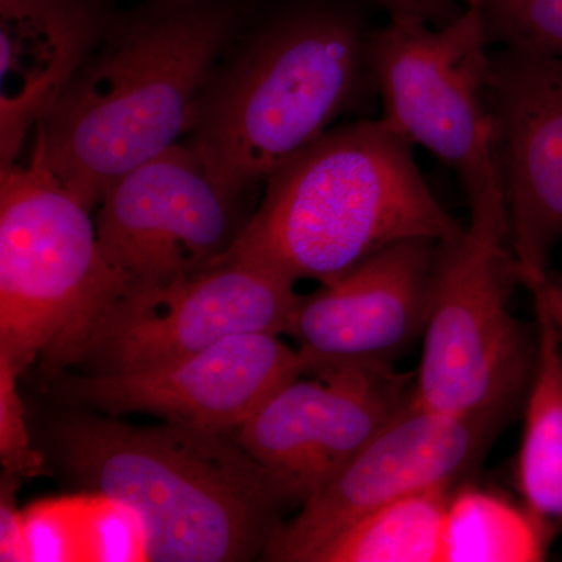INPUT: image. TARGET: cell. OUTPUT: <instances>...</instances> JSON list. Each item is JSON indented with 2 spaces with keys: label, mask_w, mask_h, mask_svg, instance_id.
Wrapping results in <instances>:
<instances>
[{
  "label": "cell",
  "mask_w": 562,
  "mask_h": 562,
  "mask_svg": "<svg viewBox=\"0 0 562 562\" xmlns=\"http://www.w3.org/2000/svg\"><path fill=\"white\" fill-rule=\"evenodd\" d=\"M509 249L525 288L549 279L562 239V57L491 50L486 85Z\"/></svg>",
  "instance_id": "cell-12"
},
{
  "label": "cell",
  "mask_w": 562,
  "mask_h": 562,
  "mask_svg": "<svg viewBox=\"0 0 562 562\" xmlns=\"http://www.w3.org/2000/svg\"><path fill=\"white\" fill-rule=\"evenodd\" d=\"M357 11L313 3L273 18L203 91L187 143L214 179L246 194L375 92Z\"/></svg>",
  "instance_id": "cell-4"
},
{
  "label": "cell",
  "mask_w": 562,
  "mask_h": 562,
  "mask_svg": "<svg viewBox=\"0 0 562 562\" xmlns=\"http://www.w3.org/2000/svg\"><path fill=\"white\" fill-rule=\"evenodd\" d=\"M295 283L228 255L168 286L124 290L91 325L72 366L80 372L139 371L243 333L286 335Z\"/></svg>",
  "instance_id": "cell-9"
},
{
  "label": "cell",
  "mask_w": 562,
  "mask_h": 562,
  "mask_svg": "<svg viewBox=\"0 0 562 562\" xmlns=\"http://www.w3.org/2000/svg\"><path fill=\"white\" fill-rule=\"evenodd\" d=\"M457 487H431L366 514L314 562H441L443 524Z\"/></svg>",
  "instance_id": "cell-17"
},
{
  "label": "cell",
  "mask_w": 562,
  "mask_h": 562,
  "mask_svg": "<svg viewBox=\"0 0 562 562\" xmlns=\"http://www.w3.org/2000/svg\"><path fill=\"white\" fill-rule=\"evenodd\" d=\"M471 221L438 244L414 398L457 416L509 419L525 401L536 325L517 319V279L503 194L469 205Z\"/></svg>",
  "instance_id": "cell-6"
},
{
  "label": "cell",
  "mask_w": 562,
  "mask_h": 562,
  "mask_svg": "<svg viewBox=\"0 0 562 562\" xmlns=\"http://www.w3.org/2000/svg\"><path fill=\"white\" fill-rule=\"evenodd\" d=\"M20 373L0 358V461L3 473L27 480L44 473L43 454L32 446L24 405L18 394Z\"/></svg>",
  "instance_id": "cell-20"
},
{
  "label": "cell",
  "mask_w": 562,
  "mask_h": 562,
  "mask_svg": "<svg viewBox=\"0 0 562 562\" xmlns=\"http://www.w3.org/2000/svg\"><path fill=\"white\" fill-rule=\"evenodd\" d=\"M541 290L543 292V297H546L547 305H549L550 312H552V316L554 322H557L558 328H560L562 335V299L558 297L557 294L552 290H550L549 284H547V280L539 283Z\"/></svg>",
  "instance_id": "cell-23"
},
{
  "label": "cell",
  "mask_w": 562,
  "mask_h": 562,
  "mask_svg": "<svg viewBox=\"0 0 562 562\" xmlns=\"http://www.w3.org/2000/svg\"><path fill=\"white\" fill-rule=\"evenodd\" d=\"M20 482L3 473L0 490V561L3 562L29 561L24 512H20L14 501Z\"/></svg>",
  "instance_id": "cell-21"
},
{
  "label": "cell",
  "mask_w": 562,
  "mask_h": 562,
  "mask_svg": "<svg viewBox=\"0 0 562 562\" xmlns=\"http://www.w3.org/2000/svg\"><path fill=\"white\" fill-rule=\"evenodd\" d=\"M124 288L94 211L38 161L0 168V358L20 375L36 361L60 375Z\"/></svg>",
  "instance_id": "cell-5"
},
{
  "label": "cell",
  "mask_w": 562,
  "mask_h": 562,
  "mask_svg": "<svg viewBox=\"0 0 562 562\" xmlns=\"http://www.w3.org/2000/svg\"><path fill=\"white\" fill-rule=\"evenodd\" d=\"M394 21H422L442 25L460 13H452V0H373Z\"/></svg>",
  "instance_id": "cell-22"
},
{
  "label": "cell",
  "mask_w": 562,
  "mask_h": 562,
  "mask_svg": "<svg viewBox=\"0 0 562 562\" xmlns=\"http://www.w3.org/2000/svg\"><path fill=\"white\" fill-rule=\"evenodd\" d=\"M243 198L181 140L106 188L94 210L99 246L124 290L168 286L231 255L250 217Z\"/></svg>",
  "instance_id": "cell-8"
},
{
  "label": "cell",
  "mask_w": 562,
  "mask_h": 562,
  "mask_svg": "<svg viewBox=\"0 0 562 562\" xmlns=\"http://www.w3.org/2000/svg\"><path fill=\"white\" fill-rule=\"evenodd\" d=\"M547 284H549L550 290H552L558 297L562 299V271L558 273H549Z\"/></svg>",
  "instance_id": "cell-24"
},
{
  "label": "cell",
  "mask_w": 562,
  "mask_h": 562,
  "mask_svg": "<svg viewBox=\"0 0 562 562\" xmlns=\"http://www.w3.org/2000/svg\"><path fill=\"white\" fill-rule=\"evenodd\" d=\"M468 5H480V3L483 2V0H468Z\"/></svg>",
  "instance_id": "cell-25"
},
{
  "label": "cell",
  "mask_w": 562,
  "mask_h": 562,
  "mask_svg": "<svg viewBox=\"0 0 562 562\" xmlns=\"http://www.w3.org/2000/svg\"><path fill=\"white\" fill-rule=\"evenodd\" d=\"M549 532L525 506L473 486H458L443 524L441 562L542 561Z\"/></svg>",
  "instance_id": "cell-18"
},
{
  "label": "cell",
  "mask_w": 562,
  "mask_h": 562,
  "mask_svg": "<svg viewBox=\"0 0 562 562\" xmlns=\"http://www.w3.org/2000/svg\"><path fill=\"white\" fill-rule=\"evenodd\" d=\"M491 46L479 5L442 25L390 20L369 36L383 120L450 166L468 203L503 194L486 105Z\"/></svg>",
  "instance_id": "cell-7"
},
{
  "label": "cell",
  "mask_w": 562,
  "mask_h": 562,
  "mask_svg": "<svg viewBox=\"0 0 562 562\" xmlns=\"http://www.w3.org/2000/svg\"><path fill=\"white\" fill-rule=\"evenodd\" d=\"M292 380L235 432L295 508L312 498L408 405L416 371L341 366Z\"/></svg>",
  "instance_id": "cell-11"
},
{
  "label": "cell",
  "mask_w": 562,
  "mask_h": 562,
  "mask_svg": "<svg viewBox=\"0 0 562 562\" xmlns=\"http://www.w3.org/2000/svg\"><path fill=\"white\" fill-rule=\"evenodd\" d=\"M438 244H392L310 295H299L286 335L308 373L395 366L424 338Z\"/></svg>",
  "instance_id": "cell-14"
},
{
  "label": "cell",
  "mask_w": 562,
  "mask_h": 562,
  "mask_svg": "<svg viewBox=\"0 0 562 562\" xmlns=\"http://www.w3.org/2000/svg\"><path fill=\"white\" fill-rule=\"evenodd\" d=\"M527 290L538 344L525 395L517 483L525 508L553 538L562 525V335L541 286Z\"/></svg>",
  "instance_id": "cell-16"
},
{
  "label": "cell",
  "mask_w": 562,
  "mask_h": 562,
  "mask_svg": "<svg viewBox=\"0 0 562 562\" xmlns=\"http://www.w3.org/2000/svg\"><path fill=\"white\" fill-rule=\"evenodd\" d=\"M308 373L297 349L271 333H243L131 372H61L63 402L105 416L150 414L162 422L236 432L284 384Z\"/></svg>",
  "instance_id": "cell-13"
},
{
  "label": "cell",
  "mask_w": 562,
  "mask_h": 562,
  "mask_svg": "<svg viewBox=\"0 0 562 562\" xmlns=\"http://www.w3.org/2000/svg\"><path fill=\"white\" fill-rule=\"evenodd\" d=\"M491 44L562 57V0H483Z\"/></svg>",
  "instance_id": "cell-19"
},
{
  "label": "cell",
  "mask_w": 562,
  "mask_h": 562,
  "mask_svg": "<svg viewBox=\"0 0 562 562\" xmlns=\"http://www.w3.org/2000/svg\"><path fill=\"white\" fill-rule=\"evenodd\" d=\"M236 24L228 0H149L111 18L36 127L31 160L94 211L114 180L187 138Z\"/></svg>",
  "instance_id": "cell-1"
},
{
  "label": "cell",
  "mask_w": 562,
  "mask_h": 562,
  "mask_svg": "<svg viewBox=\"0 0 562 562\" xmlns=\"http://www.w3.org/2000/svg\"><path fill=\"white\" fill-rule=\"evenodd\" d=\"M110 20L99 0H0V168L20 160Z\"/></svg>",
  "instance_id": "cell-15"
},
{
  "label": "cell",
  "mask_w": 562,
  "mask_h": 562,
  "mask_svg": "<svg viewBox=\"0 0 562 562\" xmlns=\"http://www.w3.org/2000/svg\"><path fill=\"white\" fill-rule=\"evenodd\" d=\"M54 435L81 484L138 517L146 561L262 560L295 508L235 432L79 414Z\"/></svg>",
  "instance_id": "cell-2"
},
{
  "label": "cell",
  "mask_w": 562,
  "mask_h": 562,
  "mask_svg": "<svg viewBox=\"0 0 562 562\" xmlns=\"http://www.w3.org/2000/svg\"><path fill=\"white\" fill-rule=\"evenodd\" d=\"M413 150L383 117L335 125L265 181L231 257L324 284L392 244L454 238L465 225L432 194Z\"/></svg>",
  "instance_id": "cell-3"
},
{
  "label": "cell",
  "mask_w": 562,
  "mask_h": 562,
  "mask_svg": "<svg viewBox=\"0 0 562 562\" xmlns=\"http://www.w3.org/2000/svg\"><path fill=\"white\" fill-rule=\"evenodd\" d=\"M505 422L439 412L413 395L330 483L303 503L262 560L314 562L373 509L431 487H458L479 468Z\"/></svg>",
  "instance_id": "cell-10"
}]
</instances>
